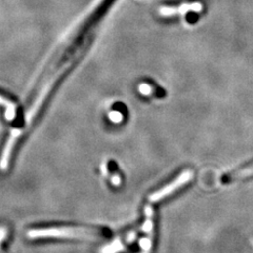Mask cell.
<instances>
[{
    "mask_svg": "<svg viewBox=\"0 0 253 253\" xmlns=\"http://www.w3.org/2000/svg\"><path fill=\"white\" fill-rule=\"evenodd\" d=\"M109 118L111 122H113L114 124H118L123 121V114L121 112H118V111H111L109 113Z\"/></svg>",
    "mask_w": 253,
    "mask_h": 253,
    "instance_id": "8",
    "label": "cell"
},
{
    "mask_svg": "<svg viewBox=\"0 0 253 253\" xmlns=\"http://www.w3.org/2000/svg\"><path fill=\"white\" fill-rule=\"evenodd\" d=\"M192 177H193L192 171H190V170L184 171L175 180L172 181L171 184L165 186L161 190H158V191H156V192H154V193L150 195L149 196V202L150 203H156L158 201L165 199L166 196L172 194L174 191H176L177 189L181 188L184 185L189 183V181L192 179Z\"/></svg>",
    "mask_w": 253,
    "mask_h": 253,
    "instance_id": "2",
    "label": "cell"
},
{
    "mask_svg": "<svg viewBox=\"0 0 253 253\" xmlns=\"http://www.w3.org/2000/svg\"><path fill=\"white\" fill-rule=\"evenodd\" d=\"M101 172H102V174H104V175H108V169H107V165H106V163H104L101 165Z\"/></svg>",
    "mask_w": 253,
    "mask_h": 253,
    "instance_id": "11",
    "label": "cell"
},
{
    "mask_svg": "<svg viewBox=\"0 0 253 253\" xmlns=\"http://www.w3.org/2000/svg\"><path fill=\"white\" fill-rule=\"evenodd\" d=\"M124 249V245L120 241H115L113 244H111L110 246L106 247L102 250V253H116Z\"/></svg>",
    "mask_w": 253,
    "mask_h": 253,
    "instance_id": "6",
    "label": "cell"
},
{
    "mask_svg": "<svg viewBox=\"0 0 253 253\" xmlns=\"http://www.w3.org/2000/svg\"><path fill=\"white\" fill-rule=\"evenodd\" d=\"M6 233H7L6 229L4 227H0V244H1L2 241L5 239Z\"/></svg>",
    "mask_w": 253,
    "mask_h": 253,
    "instance_id": "10",
    "label": "cell"
},
{
    "mask_svg": "<svg viewBox=\"0 0 253 253\" xmlns=\"http://www.w3.org/2000/svg\"><path fill=\"white\" fill-rule=\"evenodd\" d=\"M0 105L5 107V120L12 122L16 116V106L10 100L5 99L4 97L0 96Z\"/></svg>",
    "mask_w": 253,
    "mask_h": 253,
    "instance_id": "4",
    "label": "cell"
},
{
    "mask_svg": "<svg viewBox=\"0 0 253 253\" xmlns=\"http://www.w3.org/2000/svg\"><path fill=\"white\" fill-rule=\"evenodd\" d=\"M109 234L108 230L84 227H52L35 229L28 232L29 239H88L96 240Z\"/></svg>",
    "mask_w": 253,
    "mask_h": 253,
    "instance_id": "1",
    "label": "cell"
},
{
    "mask_svg": "<svg viewBox=\"0 0 253 253\" xmlns=\"http://www.w3.org/2000/svg\"><path fill=\"white\" fill-rule=\"evenodd\" d=\"M203 11V5L200 2L184 3L179 6H163L158 11L162 16H172L175 14H186L187 12L200 13Z\"/></svg>",
    "mask_w": 253,
    "mask_h": 253,
    "instance_id": "3",
    "label": "cell"
},
{
    "mask_svg": "<svg viewBox=\"0 0 253 253\" xmlns=\"http://www.w3.org/2000/svg\"><path fill=\"white\" fill-rule=\"evenodd\" d=\"M138 91L140 92V94L146 95V96H149V95L153 94V88L148 84H140L138 85Z\"/></svg>",
    "mask_w": 253,
    "mask_h": 253,
    "instance_id": "7",
    "label": "cell"
},
{
    "mask_svg": "<svg viewBox=\"0 0 253 253\" xmlns=\"http://www.w3.org/2000/svg\"><path fill=\"white\" fill-rule=\"evenodd\" d=\"M249 175H253V165L250 166V167H247V168L243 169V170L240 171V172L232 174V175L230 176V179L245 178V177H247V176H249Z\"/></svg>",
    "mask_w": 253,
    "mask_h": 253,
    "instance_id": "5",
    "label": "cell"
},
{
    "mask_svg": "<svg viewBox=\"0 0 253 253\" xmlns=\"http://www.w3.org/2000/svg\"><path fill=\"white\" fill-rule=\"evenodd\" d=\"M111 181H112V184H113L114 186L118 187V186L121 185V176L118 175L117 173H114V174H113V176H112V178H111Z\"/></svg>",
    "mask_w": 253,
    "mask_h": 253,
    "instance_id": "9",
    "label": "cell"
}]
</instances>
